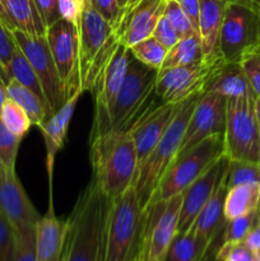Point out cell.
<instances>
[{
	"label": "cell",
	"mask_w": 260,
	"mask_h": 261,
	"mask_svg": "<svg viewBox=\"0 0 260 261\" xmlns=\"http://www.w3.org/2000/svg\"><path fill=\"white\" fill-rule=\"evenodd\" d=\"M256 47H260V13L227 2L219 35V54L223 61H240L245 54Z\"/></svg>",
	"instance_id": "cell-11"
},
{
	"label": "cell",
	"mask_w": 260,
	"mask_h": 261,
	"mask_svg": "<svg viewBox=\"0 0 260 261\" xmlns=\"http://www.w3.org/2000/svg\"><path fill=\"white\" fill-rule=\"evenodd\" d=\"M5 88H7L8 97L17 102L27 112L31 122L35 126H40L45 121L46 117L50 115L46 102L42 98H40L35 92L20 84L19 82L9 79L5 83Z\"/></svg>",
	"instance_id": "cell-27"
},
{
	"label": "cell",
	"mask_w": 260,
	"mask_h": 261,
	"mask_svg": "<svg viewBox=\"0 0 260 261\" xmlns=\"http://www.w3.org/2000/svg\"><path fill=\"white\" fill-rule=\"evenodd\" d=\"M20 140L22 138L12 134L0 121V166L15 170Z\"/></svg>",
	"instance_id": "cell-35"
},
{
	"label": "cell",
	"mask_w": 260,
	"mask_h": 261,
	"mask_svg": "<svg viewBox=\"0 0 260 261\" xmlns=\"http://www.w3.org/2000/svg\"><path fill=\"white\" fill-rule=\"evenodd\" d=\"M227 193V177L222 181L221 185L213 194L211 200L204 205L195 222L191 226L190 232L196 234L200 239L205 240L209 244L221 242L223 236V229L227 223L224 218V198Z\"/></svg>",
	"instance_id": "cell-23"
},
{
	"label": "cell",
	"mask_w": 260,
	"mask_h": 261,
	"mask_svg": "<svg viewBox=\"0 0 260 261\" xmlns=\"http://www.w3.org/2000/svg\"><path fill=\"white\" fill-rule=\"evenodd\" d=\"M0 213L15 231L36 228L41 214L25 194L15 170L0 166Z\"/></svg>",
	"instance_id": "cell-16"
},
{
	"label": "cell",
	"mask_w": 260,
	"mask_h": 261,
	"mask_svg": "<svg viewBox=\"0 0 260 261\" xmlns=\"http://www.w3.org/2000/svg\"><path fill=\"white\" fill-rule=\"evenodd\" d=\"M244 244L254 252L260 250V214L257 217L256 222L254 223V226L247 232L246 237L244 240Z\"/></svg>",
	"instance_id": "cell-46"
},
{
	"label": "cell",
	"mask_w": 260,
	"mask_h": 261,
	"mask_svg": "<svg viewBox=\"0 0 260 261\" xmlns=\"http://www.w3.org/2000/svg\"><path fill=\"white\" fill-rule=\"evenodd\" d=\"M79 2H81L82 5H83V9L91 7V0H79Z\"/></svg>",
	"instance_id": "cell-52"
},
{
	"label": "cell",
	"mask_w": 260,
	"mask_h": 261,
	"mask_svg": "<svg viewBox=\"0 0 260 261\" xmlns=\"http://www.w3.org/2000/svg\"><path fill=\"white\" fill-rule=\"evenodd\" d=\"M13 40L37 74L42 87L48 114L58 111L66 102L65 87L59 75L46 36H32L19 30L12 31ZM48 115V116H50Z\"/></svg>",
	"instance_id": "cell-10"
},
{
	"label": "cell",
	"mask_w": 260,
	"mask_h": 261,
	"mask_svg": "<svg viewBox=\"0 0 260 261\" xmlns=\"http://www.w3.org/2000/svg\"><path fill=\"white\" fill-rule=\"evenodd\" d=\"M0 121L12 134L19 138H24V135L30 132L32 122L28 117L27 112L9 97L4 102L0 114Z\"/></svg>",
	"instance_id": "cell-30"
},
{
	"label": "cell",
	"mask_w": 260,
	"mask_h": 261,
	"mask_svg": "<svg viewBox=\"0 0 260 261\" xmlns=\"http://www.w3.org/2000/svg\"><path fill=\"white\" fill-rule=\"evenodd\" d=\"M222 155H224L223 134L212 135L188 152L177 155L163 175L150 204L183 194Z\"/></svg>",
	"instance_id": "cell-7"
},
{
	"label": "cell",
	"mask_w": 260,
	"mask_h": 261,
	"mask_svg": "<svg viewBox=\"0 0 260 261\" xmlns=\"http://www.w3.org/2000/svg\"><path fill=\"white\" fill-rule=\"evenodd\" d=\"M260 212L246 214V216L237 217V218L227 221L222 236V244H239L244 242L247 232L251 229L254 223L256 222Z\"/></svg>",
	"instance_id": "cell-33"
},
{
	"label": "cell",
	"mask_w": 260,
	"mask_h": 261,
	"mask_svg": "<svg viewBox=\"0 0 260 261\" xmlns=\"http://www.w3.org/2000/svg\"><path fill=\"white\" fill-rule=\"evenodd\" d=\"M221 61L222 59L214 63L201 60L176 68L161 69L155 81L157 97L165 103H181L195 94L203 93L206 81Z\"/></svg>",
	"instance_id": "cell-12"
},
{
	"label": "cell",
	"mask_w": 260,
	"mask_h": 261,
	"mask_svg": "<svg viewBox=\"0 0 260 261\" xmlns=\"http://www.w3.org/2000/svg\"><path fill=\"white\" fill-rule=\"evenodd\" d=\"M139 2H140V0H129V4H127L126 8L133 7V5H135V4H137V3H139Z\"/></svg>",
	"instance_id": "cell-53"
},
{
	"label": "cell",
	"mask_w": 260,
	"mask_h": 261,
	"mask_svg": "<svg viewBox=\"0 0 260 261\" xmlns=\"http://www.w3.org/2000/svg\"><path fill=\"white\" fill-rule=\"evenodd\" d=\"M254 91L227 98L224 155L231 161L260 163V126Z\"/></svg>",
	"instance_id": "cell-6"
},
{
	"label": "cell",
	"mask_w": 260,
	"mask_h": 261,
	"mask_svg": "<svg viewBox=\"0 0 260 261\" xmlns=\"http://www.w3.org/2000/svg\"><path fill=\"white\" fill-rule=\"evenodd\" d=\"M176 2L180 5L181 9L184 10V13L188 15L189 20H190L194 30L196 31V33L199 36V9H200V3H199V0H176Z\"/></svg>",
	"instance_id": "cell-45"
},
{
	"label": "cell",
	"mask_w": 260,
	"mask_h": 261,
	"mask_svg": "<svg viewBox=\"0 0 260 261\" xmlns=\"http://www.w3.org/2000/svg\"><path fill=\"white\" fill-rule=\"evenodd\" d=\"M142 224L143 211L134 186L119 198L110 199L98 261H129L138 256Z\"/></svg>",
	"instance_id": "cell-3"
},
{
	"label": "cell",
	"mask_w": 260,
	"mask_h": 261,
	"mask_svg": "<svg viewBox=\"0 0 260 261\" xmlns=\"http://www.w3.org/2000/svg\"><path fill=\"white\" fill-rule=\"evenodd\" d=\"M245 75L255 96L260 97V47L252 48L240 59Z\"/></svg>",
	"instance_id": "cell-37"
},
{
	"label": "cell",
	"mask_w": 260,
	"mask_h": 261,
	"mask_svg": "<svg viewBox=\"0 0 260 261\" xmlns=\"http://www.w3.org/2000/svg\"><path fill=\"white\" fill-rule=\"evenodd\" d=\"M255 261H260V250L255 252Z\"/></svg>",
	"instance_id": "cell-54"
},
{
	"label": "cell",
	"mask_w": 260,
	"mask_h": 261,
	"mask_svg": "<svg viewBox=\"0 0 260 261\" xmlns=\"http://www.w3.org/2000/svg\"><path fill=\"white\" fill-rule=\"evenodd\" d=\"M2 74L4 78H7L5 83L9 79H14V81L19 82L24 87H27L28 89L35 92L40 98H42L45 101V94H43L42 87H41L40 81H38L37 74L35 73L32 65H31L30 61L27 60L24 54L19 50L18 46L15 48L14 55H13L9 65L7 66V69Z\"/></svg>",
	"instance_id": "cell-28"
},
{
	"label": "cell",
	"mask_w": 260,
	"mask_h": 261,
	"mask_svg": "<svg viewBox=\"0 0 260 261\" xmlns=\"http://www.w3.org/2000/svg\"><path fill=\"white\" fill-rule=\"evenodd\" d=\"M91 7L103 19H106L115 31L122 15V10L120 9L117 0H91Z\"/></svg>",
	"instance_id": "cell-40"
},
{
	"label": "cell",
	"mask_w": 260,
	"mask_h": 261,
	"mask_svg": "<svg viewBox=\"0 0 260 261\" xmlns=\"http://www.w3.org/2000/svg\"><path fill=\"white\" fill-rule=\"evenodd\" d=\"M132 58L130 48L119 43L114 56L105 66L92 88L91 93L93 94L94 116L91 142L109 133L112 109L125 81Z\"/></svg>",
	"instance_id": "cell-9"
},
{
	"label": "cell",
	"mask_w": 260,
	"mask_h": 261,
	"mask_svg": "<svg viewBox=\"0 0 260 261\" xmlns=\"http://www.w3.org/2000/svg\"><path fill=\"white\" fill-rule=\"evenodd\" d=\"M14 30L32 36H46V25L33 0H5Z\"/></svg>",
	"instance_id": "cell-26"
},
{
	"label": "cell",
	"mask_w": 260,
	"mask_h": 261,
	"mask_svg": "<svg viewBox=\"0 0 260 261\" xmlns=\"http://www.w3.org/2000/svg\"><path fill=\"white\" fill-rule=\"evenodd\" d=\"M199 38L204 60L214 63L221 60L219 54V35L226 12V0H199ZM223 60V59H222Z\"/></svg>",
	"instance_id": "cell-22"
},
{
	"label": "cell",
	"mask_w": 260,
	"mask_h": 261,
	"mask_svg": "<svg viewBox=\"0 0 260 261\" xmlns=\"http://www.w3.org/2000/svg\"><path fill=\"white\" fill-rule=\"evenodd\" d=\"M92 180L106 198L115 199L134 186L138 154L132 133L107 134L91 142Z\"/></svg>",
	"instance_id": "cell-1"
},
{
	"label": "cell",
	"mask_w": 260,
	"mask_h": 261,
	"mask_svg": "<svg viewBox=\"0 0 260 261\" xmlns=\"http://www.w3.org/2000/svg\"><path fill=\"white\" fill-rule=\"evenodd\" d=\"M129 261H140V260H139V257H138V256H134V257H132V259H130Z\"/></svg>",
	"instance_id": "cell-55"
},
{
	"label": "cell",
	"mask_w": 260,
	"mask_h": 261,
	"mask_svg": "<svg viewBox=\"0 0 260 261\" xmlns=\"http://www.w3.org/2000/svg\"><path fill=\"white\" fill-rule=\"evenodd\" d=\"M46 38L69 98L75 92L82 91L79 76V30L66 20L58 19L47 27Z\"/></svg>",
	"instance_id": "cell-13"
},
{
	"label": "cell",
	"mask_w": 260,
	"mask_h": 261,
	"mask_svg": "<svg viewBox=\"0 0 260 261\" xmlns=\"http://www.w3.org/2000/svg\"><path fill=\"white\" fill-rule=\"evenodd\" d=\"M249 91H251V87L247 82L240 61L226 63L222 60L212 71L211 76L204 86L203 93L216 92L226 98H229V97L242 96Z\"/></svg>",
	"instance_id": "cell-24"
},
{
	"label": "cell",
	"mask_w": 260,
	"mask_h": 261,
	"mask_svg": "<svg viewBox=\"0 0 260 261\" xmlns=\"http://www.w3.org/2000/svg\"><path fill=\"white\" fill-rule=\"evenodd\" d=\"M14 227L0 213V261H13L15 251Z\"/></svg>",
	"instance_id": "cell-38"
},
{
	"label": "cell",
	"mask_w": 260,
	"mask_h": 261,
	"mask_svg": "<svg viewBox=\"0 0 260 261\" xmlns=\"http://www.w3.org/2000/svg\"><path fill=\"white\" fill-rule=\"evenodd\" d=\"M58 13L60 19L71 23L79 30L83 14V5L79 0H58Z\"/></svg>",
	"instance_id": "cell-42"
},
{
	"label": "cell",
	"mask_w": 260,
	"mask_h": 261,
	"mask_svg": "<svg viewBox=\"0 0 260 261\" xmlns=\"http://www.w3.org/2000/svg\"><path fill=\"white\" fill-rule=\"evenodd\" d=\"M163 15L168 19V22L172 24L175 28L176 33H177L178 38H186L191 37V36H198L196 31L194 30L193 24L189 20L188 15L184 13L180 5L177 4L176 0H166L165 10H163Z\"/></svg>",
	"instance_id": "cell-34"
},
{
	"label": "cell",
	"mask_w": 260,
	"mask_h": 261,
	"mask_svg": "<svg viewBox=\"0 0 260 261\" xmlns=\"http://www.w3.org/2000/svg\"><path fill=\"white\" fill-rule=\"evenodd\" d=\"M204 60L203 50L199 36L181 38L176 45L168 48L166 59L163 61L162 69L176 68V66L188 65V64L198 63Z\"/></svg>",
	"instance_id": "cell-29"
},
{
	"label": "cell",
	"mask_w": 260,
	"mask_h": 261,
	"mask_svg": "<svg viewBox=\"0 0 260 261\" xmlns=\"http://www.w3.org/2000/svg\"><path fill=\"white\" fill-rule=\"evenodd\" d=\"M229 3H237V4H242L245 7H249L251 9L256 10L260 13V0H226Z\"/></svg>",
	"instance_id": "cell-48"
},
{
	"label": "cell",
	"mask_w": 260,
	"mask_h": 261,
	"mask_svg": "<svg viewBox=\"0 0 260 261\" xmlns=\"http://www.w3.org/2000/svg\"><path fill=\"white\" fill-rule=\"evenodd\" d=\"M117 4H119L120 9H121L122 12H124V10L126 9L127 4H129V0H117Z\"/></svg>",
	"instance_id": "cell-51"
},
{
	"label": "cell",
	"mask_w": 260,
	"mask_h": 261,
	"mask_svg": "<svg viewBox=\"0 0 260 261\" xmlns=\"http://www.w3.org/2000/svg\"><path fill=\"white\" fill-rule=\"evenodd\" d=\"M240 184H260V163L229 160L227 188Z\"/></svg>",
	"instance_id": "cell-32"
},
{
	"label": "cell",
	"mask_w": 260,
	"mask_h": 261,
	"mask_svg": "<svg viewBox=\"0 0 260 261\" xmlns=\"http://www.w3.org/2000/svg\"><path fill=\"white\" fill-rule=\"evenodd\" d=\"M255 114H256V119L260 126V97L255 98Z\"/></svg>",
	"instance_id": "cell-50"
},
{
	"label": "cell",
	"mask_w": 260,
	"mask_h": 261,
	"mask_svg": "<svg viewBox=\"0 0 260 261\" xmlns=\"http://www.w3.org/2000/svg\"><path fill=\"white\" fill-rule=\"evenodd\" d=\"M37 7L38 13L45 23L46 28L60 19L58 13V0H33Z\"/></svg>",
	"instance_id": "cell-44"
},
{
	"label": "cell",
	"mask_w": 260,
	"mask_h": 261,
	"mask_svg": "<svg viewBox=\"0 0 260 261\" xmlns=\"http://www.w3.org/2000/svg\"><path fill=\"white\" fill-rule=\"evenodd\" d=\"M152 37L155 38L158 42L162 43L167 50L172 47L173 45H176L177 41L180 40L177 33H176L175 28L172 27V24L168 22V19L165 15H162L160 18V20H158L157 24H155L154 31L152 33Z\"/></svg>",
	"instance_id": "cell-43"
},
{
	"label": "cell",
	"mask_w": 260,
	"mask_h": 261,
	"mask_svg": "<svg viewBox=\"0 0 260 261\" xmlns=\"http://www.w3.org/2000/svg\"><path fill=\"white\" fill-rule=\"evenodd\" d=\"M17 48L13 40L12 31L0 20V73L7 69Z\"/></svg>",
	"instance_id": "cell-41"
},
{
	"label": "cell",
	"mask_w": 260,
	"mask_h": 261,
	"mask_svg": "<svg viewBox=\"0 0 260 261\" xmlns=\"http://www.w3.org/2000/svg\"><path fill=\"white\" fill-rule=\"evenodd\" d=\"M201 94L203 93L195 94L183 102L175 119L172 120L160 142L155 144L147 160L138 167L134 189L142 211L149 205L163 175L172 161L177 157L188 122Z\"/></svg>",
	"instance_id": "cell-4"
},
{
	"label": "cell",
	"mask_w": 260,
	"mask_h": 261,
	"mask_svg": "<svg viewBox=\"0 0 260 261\" xmlns=\"http://www.w3.org/2000/svg\"><path fill=\"white\" fill-rule=\"evenodd\" d=\"M217 261H255V252L244 242L221 244L216 252Z\"/></svg>",
	"instance_id": "cell-39"
},
{
	"label": "cell",
	"mask_w": 260,
	"mask_h": 261,
	"mask_svg": "<svg viewBox=\"0 0 260 261\" xmlns=\"http://www.w3.org/2000/svg\"><path fill=\"white\" fill-rule=\"evenodd\" d=\"M109 198L93 180L79 195L70 216L60 261H98Z\"/></svg>",
	"instance_id": "cell-2"
},
{
	"label": "cell",
	"mask_w": 260,
	"mask_h": 261,
	"mask_svg": "<svg viewBox=\"0 0 260 261\" xmlns=\"http://www.w3.org/2000/svg\"><path fill=\"white\" fill-rule=\"evenodd\" d=\"M166 0H140L133 7L126 8L115 28L120 43L132 48L140 41L150 37L163 15Z\"/></svg>",
	"instance_id": "cell-17"
},
{
	"label": "cell",
	"mask_w": 260,
	"mask_h": 261,
	"mask_svg": "<svg viewBox=\"0 0 260 261\" xmlns=\"http://www.w3.org/2000/svg\"><path fill=\"white\" fill-rule=\"evenodd\" d=\"M181 105L183 102L181 103L161 102L154 109L150 110L133 130L132 134L137 147L138 167L147 160L153 148L160 142L162 135L175 119Z\"/></svg>",
	"instance_id": "cell-19"
},
{
	"label": "cell",
	"mask_w": 260,
	"mask_h": 261,
	"mask_svg": "<svg viewBox=\"0 0 260 261\" xmlns=\"http://www.w3.org/2000/svg\"><path fill=\"white\" fill-rule=\"evenodd\" d=\"M68 219L59 218L53 203V186H50V203L47 212L41 216L36 226L37 261H60L68 234Z\"/></svg>",
	"instance_id": "cell-21"
},
{
	"label": "cell",
	"mask_w": 260,
	"mask_h": 261,
	"mask_svg": "<svg viewBox=\"0 0 260 261\" xmlns=\"http://www.w3.org/2000/svg\"><path fill=\"white\" fill-rule=\"evenodd\" d=\"M158 70L132 58L126 76L111 112L107 134L132 133L140 120L155 105V81ZM106 134V135H107Z\"/></svg>",
	"instance_id": "cell-5"
},
{
	"label": "cell",
	"mask_w": 260,
	"mask_h": 261,
	"mask_svg": "<svg viewBox=\"0 0 260 261\" xmlns=\"http://www.w3.org/2000/svg\"><path fill=\"white\" fill-rule=\"evenodd\" d=\"M229 158L222 155L206 172L196 178L183 193V204L178 217L177 232L185 233L190 231L196 217L201 212L206 203L211 200L213 194L227 177Z\"/></svg>",
	"instance_id": "cell-15"
},
{
	"label": "cell",
	"mask_w": 260,
	"mask_h": 261,
	"mask_svg": "<svg viewBox=\"0 0 260 261\" xmlns=\"http://www.w3.org/2000/svg\"><path fill=\"white\" fill-rule=\"evenodd\" d=\"M15 251L13 261H37L36 228L15 231Z\"/></svg>",
	"instance_id": "cell-36"
},
{
	"label": "cell",
	"mask_w": 260,
	"mask_h": 261,
	"mask_svg": "<svg viewBox=\"0 0 260 261\" xmlns=\"http://www.w3.org/2000/svg\"><path fill=\"white\" fill-rule=\"evenodd\" d=\"M114 33V27L92 7L83 9L79 27V76L81 83L94 58Z\"/></svg>",
	"instance_id": "cell-18"
},
{
	"label": "cell",
	"mask_w": 260,
	"mask_h": 261,
	"mask_svg": "<svg viewBox=\"0 0 260 261\" xmlns=\"http://www.w3.org/2000/svg\"><path fill=\"white\" fill-rule=\"evenodd\" d=\"M8 98V93H7V88H5V84L0 81V114H2V109L4 102L7 101Z\"/></svg>",
	"instance_id": "cell-49"
},
{
	"label": "cell",
	"mask_w": 260,
	"mask_h": 261,
	"mask_svg": "<svg viewBox=\"0 0 260 261\" xmlns=\"http://www.w3.org/2000/svg\"><path fill=\"white\" fill-rule=\"evenodd\" d=\"M227 98L216 92H205L196 102L186 126L178 154L188 152L212 135L223 134L226 127Z\"/></svg>",
	"instance_id": "cell-14"
},
{
	"label": "cell",
	"mask_w": 260,
	"mask_h": 261,
	"mask_svg": "<svg viewBox=\"0 0 260 261\" xmlns=\"http://www.w3.org/2000/svg\"><path fill=\"white\" fill-rule=\"evenodd\" d=\"M130 51H132L134 59H137L144 65L155 69V70L162 69L163 61H165L166 54H167V48L152 36L138 42L137 45L130 48Z\"/></svg>",
	"instance_id": "cell-31"
},
{
	"label": "cell",
	"mask_w": 260,
	"mask_h": 261,
	"mask_svg": "<svg viewBox=\"0 0 260 261\" xmlns=\"http://www.w3.org/2000/svg\"><path fill=\"white\" fill-rule=\"evenodd\" d=\"M82 94H83L82 91L75 92L73 96L66 99L65 103L58 111L46 117L45 121L38 126L43 137V143H45L46 148V170H47L50 186H53L54 165H55L56 154L65 144L69 125H70L74 110H75Z\"/></svg>",
	"instance_id": "cell-20"
},
{
	"label": "cell",
	"mask_w": 260,
	"mask_h": 261,
	"mask_svg": "<svg viewBox=\"0 0 260 261\" xmlns=\"http://www.w3.org/2000/svg\"><path fill=\"white\" fill-rule=\"evenodd\" d=\"M183 194L149 204L143 211L138 257L140 261H163L171 241L177 233Z\"/></svg>",
	"instance_id": "cell-8"
},
{
	"label": "cell",
	"mask_w": 260,
	"mask_h": 261,
	"mask_svg": "<svg viewBox=\"0 0 260 261\" xmlns=\"http://www.w3.org/2000/svg\"><path fill=\"white\" fill-rule=\"evenodd\" d=\"M0 20H2V22L4 23V24L7 25L10 31L14 30L12 20H10L9 15H8L7 7H5V0H0Z\"/></svg>",
	"instance_id": "cell-47"
},
{
	"label": "cell",
	"mask_w": 260,
	"mask_h": 261,
	"mask_svg": "<svg viewBox=\"0 0 260 261\" xmlns=\"http://www.w3.org/2000/svg\"><path fill=\"white\" fill-rule=\"evenodd\" d=\"M223 212L227 221L260 212V184H240L227 188Z\"/></svg>",
	"instance_id": "cell-25"
}]
</instances>
